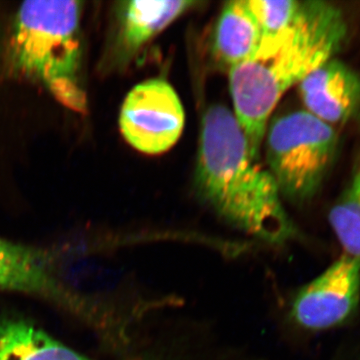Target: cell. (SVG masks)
Segmentation results:
<instances>
[{
	"mask_svg": "<svg viewBox=\"0 0 360 360\" xmlns=\"http://www.w3.org/2000/svg\"><path fill=\"white\" fill-rule=\"evenodd\" d=\"M347 34L340 9L326 1H302L285 30L262 39L250 59L229 70L233 115L257 160L270 115L281 97L335 58Z\"/></svg>",
	"mask_w": 360,
	"mask_h": 360,
	"instance_id": "obj_1",
	"label": "cell"
},
{
	"mask_svg": "<svg viewBox=\"0 0 360 360\" xmlns=\"http://www.w3.org/2000/svg\"><path fill=\"white\" fill-rule=\"evenodd\" d=\"M195 186L220 217L250 236L281 245L297 234L276 180L253 156L233 112L219 104L203 115Z\"/></svg>",
	"mask_w": 360,
	"mask_h": 360,
	"instance_id": "obj_2",
	"label": "cell"
},
{
	"mask_svg": "<svg viewBox=\"0 0 360 360\" xmlns=\"http://www.w3.org/2000/svg\"><path fill=\"white\" fill-rule=\"evenodd\" d=\"M79 1H27L21 4L8 47L11 68L39 82L54 98L77 113L86 112L80 84Z\"/></svg>",
	"mask_w": 360,
	"mask_h": 360,
	"instance_id": "obj_3",
	"label": "cell"
},
{
	"mask_svg": "<svg viewBox=\"0 0 360 360\" xmlns=\"http://www.w3.org/2000/svg\"><path fill=\"white\" fill-rule=\"evenodd\" d=\"M269 172L284 198H314L333 165L338 146L335 129L305 110L277 116L265 132Z\"/></svg>",
	"mask_w": 360,
	"mask_h": 360,
	"instance_id": "obj_4",
	"label": "cell"
},
{
	"mask_svg": "<svg viewBox=\"0 0 360 360\" xmlns=\"http://www.w3.org/2000/svg\"><path fill=\"white\" fill-rule=\"evenodd\" d=\"M186 113L174 87L153 78L137 84L123 101L120 131L132 148L146 155H161L179 141Z\"/></svg>",
	"mask_w": 360,
	"mask_h": 360,
	"instance_id": "obj_5",
	"label": "cell"
},
{
	"mask_svg": "<svg viewBox=\"0 0 360 360\" xmlns=\"http://www.w3.org/2000/svg\"><path fill=\"white\" fill-rule=\"evenodd\" d=\"M0 290L39 296L87 323H101L94 303L61 278L56 257L47 250L0 238Z\"/></svg>",
	"mask_w": 360,
	"mask_h": 360,
	"instance_id": "obj_6",
	"label": "cell"
},
{
	"mask_svg": "<svg viewBox=\"0 0 360 360\" xmlns=\"http://www.w3.org/2000/svg\"><path fill=\"white\" fill-rule=\"evenodd\" d=\"M360 300V258L345 255L298 291L291 307L296 323L312 330L340 326Z\"/></svg>",
	"mask_w": 360,
	"mask_h": 360,
	"instance_id": "obj_7",
	"label": "cell"
},
{
	"mask_svg": "<svg viewBox=\"0 0 360 360\" xmlns=\"http://www.w3.org/2000/svg\"><path fill=\"white\" fill-rule=\"evenodd\" d=\"M298 86L305 111L321 122L345 124L360 108V77L335 58L309 73Z\"/></svg>",
	"mask_w": 360,
	"mask_h": 360,
	"instance_id": "obj_8",
	"label": "cell"
},
{
	"mask_svg": "<svg viewBox=\"0 0 360 360\" xmlns=\"http://www.w3.org/2000/svg\"><path fill=\"white\" fill-rule=\"evenodd\" d=\"M198 1L132 0L117 7V44L122 56L130 58Z\"/></svg>",
	"mask_w": 360,
	"mask_h": 360,
	"instance_id": "obj_9",
	"label": "cell"
},
{
	"mask_svg": "<svg viewBox=\"0 0 360 360\" xmlns=\"http://www.w3.org/2000/svg\"><path fill=\"white\" fill-rule=\"evenodd\" d=\"M262 39V28L250 0L226 2L213 33V58L229 71L250 59Z\"/></svg>",
	"mask_w": 360,
	"mask_h": 360,
	"instance_id": "obj_10",
	"label": "cell"
},
{
	"mask_svg": "<svg viewBox=\"0 0 360 360\" xmlns=\"http://www.w3.org/2000/svg\"><path fill=\"white\" fill-rule=\"evenodd\" d=\"M0 360H94L23 319L0 317Z\"/></svg>",
	"mask_w": 360,
	"mask_h": 360,
	"instance_id": "obj_11",
	"label": "cell"
},
{
	"mask_svg": "<svg viewBox=\"0 0 360 360\" xmlns=\"http://www.w3.org/2000/svg\"><path fill=\"white\" fill-rule=\"evenodd\" d=\"M328 219L345 255L360 258V169L331 207Z\"/></svg>",
	"mask_w": 360,
	"mask_h": 360,
	"instance_id": "obj_12",
	"label": "cell"
},
{
	"mask_svg": "<svg viewBox=\"0 0 360 360\" xmlns=\"http://www.w3.org/2000/svg\"><path fill=\"white\" fill-rule=\"evenodd\" d=\"M257 15L262 39L276 37L295 20L302 1L295 0H250Z\"/></svg>",
	"mask_w": 360,
	"mask_h": 360,
	"instance_id": "obj_13",
	"label": "cell"
}]
</instances>
